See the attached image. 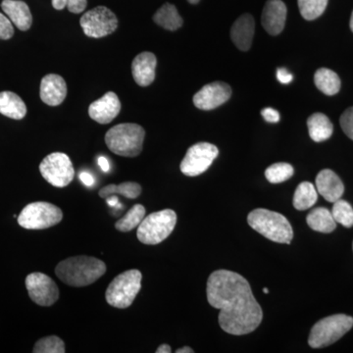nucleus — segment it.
Wrapping results in <instances>:
<instances>
[{
    "instance_id": "nucleus-1",
    "label": "nucleus",
    "mask_w": 353,
    "mask_h": 353,
    "mask_svg": "<svg viewBox=\"0 0 353 353\" xmlns=\"http://www.w3.org/2000/svg\"><path fill=\"white\" fill-rule=\"evenodd\" d=\"M208 301L219 309L221 328L228 334L243 336L259 328L263 312L253 296L252 288L240 274L217 270L209 276Z\"/></svg>"
},
{
    "instance_id": "nucleus-2",
    "label": "nucleus",
    "mask_w": 353,
    "mask_h": 353,
    "mask_svg": "<svg viewBox=\"0 0 353 353\" xmlns=\"http://www.w3.org/2000/svg\"><path fill=\"white\" fill-rule=\"evenodd\" d=\"M106 265L95 257L79 255L58 263L55 274L64 284L82 288L94 284L105 274Z\"/></svg>"
},
{
    "instance_id": "nucleus-3",
    "label": "nucleus",
    "mask_w": 353,
    "mask_h": 353,
    "mask_svg": "<svg viewBox=\"0 0 353 353\" xmlns=\"http://www.w3.org/2000/svg\"><path fill=\"white\" fill-rule=\"evenodd\" d=\"M248 222L253 230L275 243L290 245L294 238L289 220L275 211L255 209L248 214Z\"/></svg>"
},
{
    "instance_id": "nucleus-4",
    "label": "nucleus",
    "mask_w": 353,
    "mask_h": 353,
    "mask_svg": "<svg viewBox=\"0 0 353 353\" xmlns=\"http://www.w3.org/2000/svg\"><path fill=\"white\" fill-rule=\"evenodd\" d=\"M145 132L138 124L125 123L111 128L105 134V143L115 154L136 157L143 152Z\"/></svg>"
},
{
    "instance_id": "nucleus-5",
    "label": "nucleus",
    "mask_w": 353,
    "mask_h": 353,
    "mask_svg": "<svg viewBox=\"0 0 353 353\" xmlns=\"http://www.w3.org/2000/svg\"><path fill=\"white\" fill-rule=\"evenodd\" d=\"M143 275L141 271L131 269L114 278L106 290V301L115 308L130 307L141 289Z\"/></svg>"
},
{
    "instance_id": "nucleus-6",
    "label": "nucleus",
    "mask_w": 353,
    "mask_h": 353,
    "mask_svg": "<svg viewBox=\"0 0 353 353\" xmlns=\"http://www.w3.org/2000/svg\"><path fill=\"white\" fill-rule=\"evenodd\" d=\"M176 214L172 209H164L143 218L139 225V241L145 245H155L166 240L175 229Z\"/></svg>"
},
{
    "instance_id": "nucleus-7",
    "label": "nucleus",
    "mask_w": 353,
    "mask_h": 353,
    "mask_svg": "<svg viewBox=\"0 0 353 353\" xmlns=\"http://www.w3.org/2000/svg\"><path fill=\"white\" fill-rule=\"evenodd\" d=\"M353 327V318L345 314L329 316L316 323L311 329L308 343L311 347L321 348L333 345Z\"/></svg>"
},
{
    "instance_id": "nucleus-8",
    "label": "nucleus",
    "mask_w": 353,
    "mask_h": 353,
    "mask_svg": "<svg viewBox=\"0 0 353 353\" xmlns=\"http://www.w3.org/2000/svg\"><path fill=\"white\" fill-rule=\"evenodd\" d=\"M63 219L61 209L50 202L38 201L28 204L18 216V223L27 230H44L59 224Z\"/></svg>"
},
{
    "instance_id": "nucleus-9",
    "label": "nucleus",
    "mask_w": 353,
    "mask_h": 353,
    "mask_svg": "<svg viewBox=\"0 0 353 353\" xmlns=\"http://www.w3.org/2000/svg\"><path fill=\"white\" fill-rule=\"evenodd\" d=\"M39 172L46 182L57 188L67 187L75 176L71 159L62 152L50 153L44 158L39 165Z\"/></svg>"
},
{
    "instance_id": "nucleus-10",
    "label": "nucleus",
    "mask_w": 353,
    "mask_h": 353,
    "mask_svg": "<svg viewBox=\"0 0 353 353\" xmlns=\"http://www.w3.org/2000/svg\"><path fill=\"white\" fill-rule=\"evenodd\" d=\"M80 24L85 36L101 39L117 30L118 19L108 7L97 6L83 14Z\"/></svg>"
},
{
    "instance_id": "nucleus-11",
    "label": "nucleus",
    "mask_w": 353,
    "mask_h": 353,
    "mask_svg": "<svg viewBox=\"0 0 353 353\" xmlns=\"http://www.w3.org/2000/svg\"><path fill=\"white\" fill-rule=\"evenodd\" d=\"M219 154L217 146L209 143H199L190 146L180 165L183 175L196 176L208 171Z\"/></svg>"
},
{
    "instance_id": "nucleus-12",
    "label": "nucleus",
    "mask_w": 353,
    "mask_h": 353,
    "mask_svg": "<svg viewBox=\"0 0 353 353\" xmlns=\"http://www.w3.org/2000/svg\"><path fill=\"white\" fill-rule=\"evenodd\" d=\"M26 288L30 299L41 306L53 305L59 299V289L57 283L46 274L34 272L26 278Z\"/></svg>"
},
{
    "instance_id": "nucleus-13",
    "label": "nucleus",
    "mask_w": 353,
    "mask_h": 353,
    "mask_svg": "<svg viewBox=\"0 0 353 353\" xmlns=\"http://www.w3.org/2000/svg\"><path fill=\"white\" fill-rule=\"evenodd\" d=\"M232 88L226 83L214 82L204 85L194 97L196 108L201 110H212L229 101Z\"/></svg>"
},
{
    "instance_id": "nucleus-14",
    "label": "nucleus",
    "mask_w": 353,
    "mask_h": 353,
    "mask_svg": "<svg viewBox=\"0 0 353 353\" xmlns=\"http://www.w3.org/2000/svg\"><path fill=\"white\" fill-rule=\"evenodd\" d=\"M121 110V102L115 92H109L101 99L92 102L88 108L90 117L99 124H109L112 122Z\"/></svg>"
},
{
    "instance_id": "nucleus-15",
    "label": "nucleus",
    "mask_w": 353,
    "mask_h": 353,
    "mask_svg": "<svg viewBox=\"0 0 353 353\" xmlns=\"http://www.w3.org/2000/svg\"><path fill=\"white\" fill-rule=\"evenodd\" d=\"M287 6L282 0H268L262 12V26L271 36H278L284 30Z\"/></svg>"
},
{
    "instance_id": "nucleus-16",
    "label": "nucleus",
    "mask_w": 353,
    "mask_h": 353,
    "mask_svg": "<svg viewBox=\"0 0 353 353\" xmlns=\"http://www.w3.org/2000/svg\"><path fill=\"white\" fill-rule=\"evenodd\" d=\"M39 95L41 101L48 105L58 106L66 99V82L61 76L48 74L41 80Z\"/></svg>"
},
{
    "instance_id": "nucleus-17",
    "label": "nucleus",
    "mask_w": 353,
    "mask_h": 353,
    "mask_svg": "<svg viewBox=\"0 0 353 353\" xmlns=\"http://www.w3.org/2000/svg\"><path fill=\"white\" fill-rule=\"evenodd\" d=\"M157 57L152 52L141 53L132 62V73L134 81L141 87H148L155 79Z\"/></svg>"
},
{
    "instance_id": "nucleus-18",
    "label": "nucleus",
    "mask_w": 353,
    "mask_h": 353,
    "mask_svg": "<svg viewBox=\"0 0 353 353\" xmlns=\"http://www.w3.org/2000/svg\"><path fill=\"white\" fill-rule=\"evenodd\" d=\"M316 190L327 201H339L345 192V185L334 171L324 169L316 176Z\"/></svg>"
},
{
    "instance_id": "nucleus-19",
    "label": "nucleus",
    "mask_w": 353,
    "mask_h": 353,
    "mask_svg": "<svg viewBox=\"0 0 353 353\" xmlns=\"http://www.w3.org/2000/svg\"><path fill=\"white\" fill-rule=\"evenodd\" d=\"M255 22L250 14H243L232 26L231 39L234 46L241 51L252 48L254 36Z\"/></svg>"
},
{
    "instance_id": "nucleus-20",
    "label": "nucleus",
    "mask_w": 353,
    "mask_h": 353,
    "mask_svg": "<svg viewBox=\"0 0 353 353\" xmlns=\"http://www.w3.org/2000/svg\"><path fill=\"white\" fill-rule=\"evenodd\" d=\"M2 10L21 31H28L31 28L32 16L29 6L18 0H3L1 3Z\"/></svg>"
},
{
    "instance_id": "nucleus-21",
    "label": "nucleus",
    "mask_w": 353,
    "mask_h": 353,
    "mask_svg": "<svg viewBox=\"0 0 353 353\" xmlns=\"http://www.w3.org/2000/svg\"><path fill=\"white\" fill-rule=\"evenodd\" d=\"M0 113L14 120H21L27 114L25 102L12 92H0Z\"/></svg>"
},
{
    "instance_id": "nucleus-22",
    "label": "nucleus",
    "mask_w": 353,
    "mask_h": 353,
    "mask_svg": "<svg viewBox=\"0 0 353 353\" xmlns=\"http://www.w3.org/2000/svg\"><path fill=\"white\" fill-rule=\"evenodd\" d=\"M309 136L316 143H322L331 138L334 127L331 121L323 113H314L308 118Z\"/></svg>"
},
{
    "instance_id": "nucleus-23",
    "label": "nucleus",
    "mask_w": 353,
    "mask_h": 353,
    "mask_svg": "<svg viewBox=\"0 0 353 353\" xmlns=\"http://www.w3.org/2000/svg\"><path fill=\"white\" fill-rule=\"evenodd\" d=\"M308 226L319 233L329 234L334 231L336 222L329 209L317 208L310 211L306 218Z\"/></svg>"
},
{
    "instance_id": "nucleus-24",
    "label": "nucleus",
    "mask_w": 353,
    "mask_h": 353,
    "mask_svg": "<svg viewBox=\"0 0 353 353\" xmlns=\"http://www.w3.org/2000/svg\"><path fill=\"white\" fill-rule=\"evenodd\" d=\"M153 21L168 31H176L183 26L182 17L176 10V6L170 3L160 7L153 16Z\"/></svg>"
},
{
    "instance_id": "nucleus-25",
    "label": "nucleus",
    "mask_w": 353,
    "mask_h": 353,
    "mask_svg": "<svg viewBox=\"0 0 353 353\" xmlns=\"http://www.w3.org/2000/svg\"><path fill=\"white\" fill-rule=\"evenodd\" d=\"M314 83L318 90L326 95H334L341 90L340 77L332 70L321 68L316 71Z\"/></svg>"
},
{
    "instance_id": "nucleus-26",
    "label": "nucleus",
    "mask_w": 353,
    "mask_h": 353,
    "mask_svg": "<svg viewBox=\"0 0 353 353\" xmlns=\"http://www.w3.org/2000/svg\"><path fill=\"white\" fill-rule=\"evenodd\" d=\"M318 199V192L313 183L303 182L297 185L294 196V206L297 210H307L314 206Z\"/></svg>"
},
{
    "instance_id": "nucleus-27",
    "label": "nucleus",
    "mask_w": 353,
    "mask_h": 353,
    "mask_svg": "<svg viewBox=\"0 0 353 353\" xmlns=\"http://www.w3.org/2000/svg\"><path fill=\"white\" fill-rule=\"evenodd\" d=\"M141 187L138 183L125 182L120 185H108L99 190V196L106 199L111 196H123L126 199H134L141 196Z\"/></svg>"
},
{
    "instance_id": "nucleus-28",
    "label": "nucleus",
    "mask_w": 353,
    "mask_h": 353,
    "mask_svg": "<svg viewBox=\"0 0 353 353\" xmlns=\"http://www.w3.org/2000/svg\"><path fill=\"white\" fill-rule=\"evenodd\" d=\"M145 217V208L141 204H134V206L125 214L124 217L121 218L116 222L115 228L122 233L132 231L134 228L139 227L141 221Z\"/></svg>"
},
{
    "instance_id": "nucleus-29",
    "label": "nucleus",
    "mask_w": 353,
    "mask_h": 353,
    "mask_svg": "<svg viewBox=\"0 0 353 353\" xmlns=\"http://www.w3.org/2000/svg\"><path fill=\"white\" fill-rule=\"evenodd\" d=\"M299 11L304 19H317L326 10L328 0H297Z\"/></svg>"
},
{
    "instance_id": "nucleus-30",
    "label": "nucleus",
    "mask_w": 353,
    "mask_h": 353,
    "mask_svg": "<svg viewBox=\"0 0 353 353\" xmlns=\"http://www.w3.org/2000/svg\"><path fill=\"white\" fill-rule=\"evenodd\" d=\"M294 167L289 163L280 162L271 165L265 171V176L271 183H280L289 180L294 175Z\"/></svg>"
},
{
    "instance_id": "nucleus-31",
    "label": "nucleus",
    "mask_w": 353,
    "mask_h": 353,
    "mask_svg": "<svg viewBox=\"0 0 353 353\" xmlns=\"http://www.w3.org/2000/svg\"><path fill=\"white\" fill-rule=\"evenodd\" d=\"M331 212L334 221L339 224L345 228L353 226V208L347 201L341 199L334 201Z\"/></svg>"
},
{
    "instance_id": "nucleus-32",
    "label": "nucleus",
    "mask_w": 353,
    "mask_h": 353,
    "mask_svg": "<svg viewBox=\"0 0 353 353\" xmlns=\"http://www.w3.org/2000/svg\"><path fill=\"white\" fill-rule=\"evenodd\" d=\"M65 343L57 336H46L37 341L32 352L34 353H64Z\"/></svg>"
},
{
    "instance_id": "nucleus-33",
    "label": "nucleus",
    "mask_w": 353,
    "mask_h": 353,
    "mask_svg": "<svg viewBox=\"0 0 353 353\" xmlns=\"http://www.w3.org/2000/svg\"><path fill=\"white\" fill-rule=\"evenodd\" d=\"M341 126L348 138L353 141V108H348L341 117Z\"/></svg>"
},
{
    "instance_id": "nucleus-34",
    "label": "nucleus",
    "mask_w": 353,
    "mask_h": 353,
    "mask_svg": "<svg viewBox=\"0 0 353 353\" xmlns=\"http://www.w3.org/2000/svg\"><path fill=\"white\" fill-rule=\"evenodd\" d=\"M13 34L14 28L12 22L6 15L0 13V39L7 41V39L12 38Z\"/></svg>"
},
{
    "instance_id": "nucleus-35",
    "label": "nucleus",
    "mask_w": 353,
    "mask_h": 353,
    "mask_svg": "<svg viewBox=\"0 0 353 353\" xmlns=\"http://www.w3.org/2000/svg\"><path fill=\"white\" fill-rule=\"evenodd\" d=\"M87 6V0H67L66 7L71 13H82L83 11H85Z\"/></svg>"
},
{
    "instance_id": "nucleus-36",
    "label": "nucleus",
    "mask_w": 353,
    "mask_h": 353,
    "mask_svg": "<svg viewBox=\"0 0 353 353\" xmlns=\"http://www.w3.org/2000/svg\"><path fill=\"white\" fill-rule=\"evenodd\" d=\"M262 117L269 123H278L280 121V114L275 109L267 108L261 110Z\"/></svg>"
},
{
    "instance_id": "nucleus-37",
    "label": "nucleus",
    "mask_w": 353,
    "mask_h": 353,
    "mask_svg": "<svg viewBox=\"0 0 353 353\" xmlns=\"http://www.w3.org/2000/svg\"><path fill=\"white\" fill-rule=\"evenodd\" d=\"M292 73L290 71H288L285 68H278L277 69V79L279 82L281 83H284V85H288L292 81Z\"/></svg>"
},
{
    "instance_id": "nucleus-38",
    "label": "nucleus",
    "mask_w": 353,
    "mask_h": 353,
    "mask_svg": "<svg viewBox=\"0 0 353 353\" xmlns=\"http://www.w3.org/2000/svg\"><path fill=\"white\" fill-rule=\"evenodd\" d=\"M79 176H80V180L82 181L83 185H88V187H90L94 183V176L88 172H82Z\"/></svg>"
},
{
    "instance_id": "nucleus-39",
    "label": "nucleus",
    "mask_w": 353,
    "mask_h": 353,
    "mask_svg": "<svg viewBox=\"0 0 353 353\" xmlns=\"http://www.w3.org/2000/svg\"><path fill=\"white\" fill-rule=\"evenodd\" d=\"M99 165L101 170L105 172V173L110 170V164H109L108 160L105 157H101L99 158Z\"/></svg>"
},
{
    "instance_id": "nucleus-40",
    "label": "nucleus",
    "mask_w": 353,
    "mask_h": 353,
    "mask_svg": "<svg viewBox=\"0 0 353 353\" xmlns=\"http://www.w3.org/2000/svg\"><path fill=\"white\" fill-rule=\"evenodd\" d=\"M106 202H108V205H110L111 208H122V205L119 203V199L116 196H111L106 199Z\"/></svg>"
},
{
    "instance_id": "nucleus-41",
    "label": "nucleus",
    "mask_w": 353,
    "mask_h": 353,
    "mask_svg": "<svg viewBox=\"0 0 353 353\" xmlns=\"http://www.w3.org/2000/svg\"><path fill=\"white\" fill-rule=\"evenodd\" d=\"M67 6V0H52L53 8L57 10H63Z\"/></svg>"
},
{
    "instance_id": "nucleus-42",
    "label": "nucleus",
    "mask_w": 353,
    "mask_h": 353,
    "mask_svg": "<svg viewBox=\"0 0 353 353\" xmlns=\"http://www.w3.org/2000/svg\"><path fill=\"white\" fill-rule=\"evenodd\" d=\"M157 353H170L172 352V348L170 345H166V343H164V345H160V347H158Z\"/></svg>"
},
{
    "instance_id": "nucleus-43",
    "label": "nucleus",
    "mask_w": 353,
    "mask_h": 353,
    "mask_svg": "<svg viewBox=\"0 0 353 353\" xmlns=\"http://www.w3.org/2000/svg\"><path fill=\"white\" fill-rule=\"evenodd\" d=\"M194 350H192V348L189 347H185L182 348H179L178 350H176V353H194Z\"/></svg>"
},
{
    "instance_id": "nucleus-44",
    "label": "nucleus",
    "mask_w": 353,
    "mask_h": 353,
    "mask_svg": "<svg viewBox=\"0 0 353 353\" xmlns=\"http://www.w3.org/2000/svg\"><path fill=\"white\" fill-rule=\"evenodd\" d=\"M190 4H197L201 0H188Z\"/></svg>"
},
{
    "instance_id": "nucleus-45",
    "label": "nucleus",
    "mask_w": 353,
    "mask_h": 353,
    "mask_svg": "<svg viewBox=\"0 0 353 353\" xmlns=\"http://www.w3.org/2000/svg\"><path fill=\"white\" fill-rule=\"evenodd\" d=\"M350 29H352V31L353 32V11L352 14V18H350Z\"/></svg>"
},
{
    "instance_id": "nucleus-46",
    "label": "nucleus",
    "mask_w": 353,
    "mask_h": 353,
    "mask_svg": "<svg viewBox=\"0 0 353 353\" xmlns=\"http://www.w3.org/2000/svg\"><path fill=\"white\" fill-rule=\"evenodd\" d=\"M263 292H265V294H269V290L266 289V288H265V289H263Z\"/></svg>"
}]
</instances>
